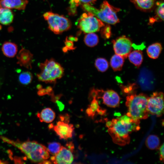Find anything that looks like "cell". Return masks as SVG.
<instances>
[{"label":"cell","mask_w":164,"mask_h":164,"mask_svg":"<svg viewBox=\"0 0 164 164\" xmlns=\"http://www.w3.org/2000/svg\"><path fill=\"white\" fill-rule=\"evenodd\" d=\"M140 121L133 120L127 115H124L108 121L106 126L113 142L121 145L128 144L129 134L140 129Z\"/></svg>","instance_id":"6da1fadb"},{"label":"cell","mask_w":164,"mask_h":164,"mask_svg":"<svg viewBox=\"0 0 164 164\" xmlns=\"http://www.w3.org/2000/svg\"><path fill=\"white\" fill-rule=\"evenodd\" d=\"M0 138L4 142L14 146L20 150L32 162L43 164L50 157L47 148L36 141L27 140L21 142L13 140L4 136Z\"/></svg>","instance_id":"7a4b0ae2"},{"label":"cell","mask_w":164,"mask_h":164,"mask_svg":"<svg viewBox=\"0 0 164 164\" xmlns=\"http://www.w3.org/2000/svg\"><path fill=\"white\" fill-rule=\"evenodd\" d=\"M148 97L143 93L127 96L125 103L128 109L126 115L136 121L147 118L149 114L147 109Z\"/></svg>","instance_id":"3957f363"},{"label":"cell","mask_w":164,"mask_h":164,"mask_svg":"<svg viewBox=\"0 0 164 164\" xmlns=\"http://www.w3.org/2000/svg\"><path fill=\"white\" fill-rule=\"evenodd\" d=\"M40 69L37 74L38 80L46 83H55L64 74V69L61 65L53 58L46 60L39 64Z\"/></svg>","instance_id":"277c9868"},{"label":"cell","mask_w":164,"mask_h":164,"mask_svg":"<svg viewBox=\"0 0 164 164\" xmlns=\"http://www.w3.org/2000/svg\"><path fill=\"white\" fill-rule=\"evenodd\" d=\"M82 6L85 11L92 14L102 22L112 25L119 22L117 14L120 9L111 5L106 1L101 4L99 9L88 4H83Z\"/></svg>","instance_id":"5b68a950"},{"label":"cell","mask_w":164,"mask_h":164,"mask_svg":"<svg viewBox=\"0 0 164 164\" xmlns=\"http://www.w3.org/2000/svg\"><path fill=\"white\" fill-rule=\"evenodd\" d=\"M43 16L48 22L49 28L55 34H60L69 30L71 27L70 20L63 15L48 12L43 15Z\"/></svg>","instance_id":"8992f818"},{"label":"cell","mask_w":164,"mask_h":164,"mask_svg":"<svg viewBox=\"0 0 164 164\" xmlns=\"http://www.w3.org/2000/svg\"><path fill=\"white\" fill-rule=\"evenodd\" d=\"M77 24L81 30L85 33L97 32L104 25L102 21L89 12L83 14L78 20Z\"/></svg>","instance_id":"52a82bcc"},{"label":"cell","mask_w":164,"mask_h":164,"mask_svg":"<svg viewBox=\"0 0 164 164\" xmlns=\"http://www.w3.org/2000/svg\"><path fill=\"white\" fill-rule=\"evenodd\" d=\"M163 94L155 92L148 97L147 109L149 113L157 117L161 116L164 113Z\"/></svg>","instance_id":"ba28073f"},{"label":"cell","mask_w":164,"mask_h":164,"mask_svg":"<svg viewBox=\"0 0 164 164\" xmlns=\"http://www.w3.org/2000/svg\"><path fill=\"white\" fill-rule=\"evenodd\" d=\"M113 47L116 54L126 58L132 50L130 39L125 36L119 37L112 41Z\"/></svg>","instance_id":"9c48e42d"},{"label":"cell","mask_w":164,"mask_h":164,"mask_svg":"<svg viewBox=\"0 0 164 164\" xmlns=\"http://www.w3.org/2000/svg\"><path fill=\"white\" fill-rule=\"evenodd\" d=\"M54 164H71L73 161V152L67 148L62 146L59 152L50 158Z\"/></svg>","instance_id":"30bf717a"},{"label":"cell","mask_w":164,"mask_h":164,"mask_svg":"<svg viewBox=\"0 0 164 164\" xmlns=\"http://www.w3.org/2000/svg\"><path fill=\"white\" fill-rule=\"evenodd\" d=\"M52 128L60 139H67L72 137L74 127L72 124L59 121Z\"/></svg>","instance_id":"8fae6325"},{"label":"cell","mask_w":164,"mask_h":164,"mask_svg":"<svg viewBox=\"0 0 164 164\" xmlns=\"http://www.w3.org/2000/svg\"><path fill=\"white\" fill-rule=\"evenodd\" d=\"M103 94L101 97L103 103L107 106L116 108L119 106L120 98L117 92L112 90H108L106 91H102Z\"/></svg>","instance_id":"7c38bea8"},{"label":"cell","mask_w":164,"mask_h":164,"mask_svg":"<svg viewBox=\"0 0 164 164\" xmlns=\"http://www.w3.org/2000/svg\"><path fill=\"white\" fill-rule=\"evenodd\" d=\"M17 63L22 67L31 68L33 60V54L28 50L22 48L17 56Z\"/></svg>","instance_id":"4fadbf2b"},{"label":"cell","mask_w":164,"mask_h":164,"mask_svg":"<svg viewBox=\"0 0 164 164\" xmlns=\"http://www.w3.org/2000/svg\"><path fill=\"white\" fill-rule=\"evenodd\" d=\"M28 3V0H0V7L23 10Z\"/></svg>","instance_id":"5bb4252c"},{"label":"cell","mask_w":164,"mask_h":164,"mask_svg":"<svg viewBox=\"0 0 164 164\" xmlns=\"http://www.w3.org/2000/svg\"><path fill=\"white\" fill-rule=\"evenodd\" d=\"M37 117L41 122L49 123L52 122L55 118V113L50 108H46L42 110L37 114Z\"/></svg>","instance_id":"9a60e30c"},{"label":"cell","mask_w":164,"mask_h":164,"mask_svg":"<svg viewBox=\"0 0 164 164\" xmlns=\"http://www.w3.org/2000/svg\"><path fill=\"white\" fill-rule=\"evenodd\" d=\"M2 50L5 56L12 58L14 57L17 54L18 47L17 45L14 43L6 41L2 45Z\"/></svg>","instance_id":"2e32d148"},{"label":"cell","mask_w":164,"mask_h":164,"mask_svg":"<svg viewBox=\"0 0 164 164\" xmlns=\"http://www.w3.org/2000/svg\"><path fill=\"white\" fill-rule=\"evenodd\" d=\"M14 15L10 9L0 7V23L4 25L11 24L13 20Z\"/></svg>","instance_id":"e0dca14e"},{"label":"cell","mask_w":164,"mask_h":164,"mask_svg":"<svg viewBox=\"0 0 164 164\" xmlns=\"http://www.w3.org/2000/svg\"><path fill=\"white\" fill-rule=\"evenodd\" d=\"M138 9L144 11H149L153 7L156 0H130Z\"/></svg>","instance_id":"ac0fdd59"},{"label":"cell","mask_w":164,"mask_h":164,"mask_svg":"<svg viewBox=\"0 0 164 164\" xmlns=\"http://www.w3.org/2000/svg\"><path fill=\"white\" fill-rule=\"evenodd\" d=\"M130 62L137 67L141 65L143 60L142 52L141 50H136L131 52L128 56Z\"/></svg>","instance_id":"d6986e66"},{"label":"cell","mask_w":164,"mask_h":164,"mask_svg":"<svg viewBox=\"0 0 164 164\" xmlns=\"http://www.w3.org/2000/svg\"><path fill=\"white\" fill-rule=\"evenodd\" d=\"M162 47L159 43H155L148 46L147 49V53L148 56L153 59L157 58L162 50Z\"/></svg>","instance_id":"ffe728a7"},{"label":"cell","mask_w":164,"mask_h":164,"mask_svg":"<svg viewBox=\"0 0 164 164\" xmlns=\"http://www.w3.org/2000/svg\"><path fill=\"white\" fill-rule=\"evenodd\" d=\"M155 15L149 19V23L151 24L155 22H159L164 20V2H157Z\"/></svg>","instance_id":"44dd1931"},{"label":"cell","mask_w":164,"mask_h":164,"mask_svg":"<svg viewBox=\"0 0 164 164\" xmlns=\"http://www.w3.org/2000/svg\"><path fill=\"white\" fill-rule=\"evenodd\" d=\"M124 62V58L123 57L115 54L111 57L110 63L114 71H119L122 69Z\"/></svg>","instance_id":"7402d4cb"},{"label":"cell","mask_w":164,"mask_h":164,"mask_svg":"<svg viewBox=\"0 0 164 164\" xmlns=\"http://www.w3.org/2000/svg\"><path fill=\"white\" fill-rule=\"evenodd\" d=\"M92 99L90 104L86 110V112L88 116L93 118L101 108L96 97H94Z\"/></svg>","instance_id":"603a6c76"},{"label":"cell","mask_w":164,"mask_h":164,"mask_svg":"<svg viewBox=\"0 0 164 164\" xmlns=\"http://www.w3.org/2000/svg\"><path fill=\"white\" fill-rule=\"evenodd\" d=\"M146 145L149 149L151 150L157 149L160 144L159 138L155 135H150L148 136L145 141Z\"/></svg>","instance_id":"cb8c5ba5"},{"label":"cell","mask_w":164,"mask_h":164,"mask_svg":"<svg viewBox=\"0 0 164 164\" xmlns=\"http://www.w3.org/2000/svg\"><path fill=\"white\" fill-rule=\"evenodd\" d=\"M84 41L87 46L93 47L97 45L98 43V37L97 35L94 33H88L84 36Z\"/></svg>","instance_id":"d4e9b609"},{"label":"cell","mask_w":164,"mask_h":164,"mask_svg":"<svg viewBox=\"0 0 164 164\" xmlns=\"http://www.w3.org/2000/svg\"><path fill=\"white\" fill-rule=\"evenodd\" d=\"M96 0H70V9L73 13L76 12L77 8L80 5L85 4H93Z\"/></svg>","instance_id":"484cf974"},{"label":"cell","mask_w":164,"mask_h":164,"mask_svg":"<svg viewBox=\"0 0 164 164\" xmlns=\"http://www.w3.org/2000/svg\"><path fill=\"white\" fill-rule=\"evenodd\" d=\"M95 66L97 70L100 72H104L108 69L109 67L108 63L104 58H98L95 62Z\"/></svg>","instance_id":"4316f807"},{"label":"cell","mask_w":164,"mask_h":164,"mask_svg":"<svg viewBox=\"0 0 164 164\" xmlns=\"http://www.w3.org/2000/svg\"><path fill=\"white\" fill-rule=\"evenodd\" d=\"M32 73L29 71H25L21 73L19 77V82L23 85H27L30 83L32 79Z\"/></svg>","instance_id":"83f0119b"},{"label":"cell","mask_w":164,"mask_h":164,"mask_svg":"<svg viewBox=\"0 0 164 164\" xmlns=\"http://www.w3.org/2000/svg\"><path fill=\"white\" fill-rule=\"evenodd\" d=\"M62 146L58 142H53L48 143L47 150L51 154L54 155L60 150Z\"/></svg>","instance_id":"f1b7e54d"},{"label":"cell","mask_w":164,"mask_h":164,"mask_svg":"<svg viewBox=\"0 0 164 164\" xmlns=\"http://www.w3.org/2000/svg\"><path fill=\"white\" fill-rule=\"evenodd\" d=\"M38 94L39 95L42 96L46 95H48L51 96L54 94L52 87L50 86H48L46 88H43L42 87L38 89Z\"/></svg>","instance_id":"f546056e"},{"label":"cell","mask_w":164,"mask_h":164,"mask_svg":"<svg viewBox=\"0 0 164 164\" xmlns=\"http://www.w3.org/2000/svg\"><path fill=\"white\" fill-rule=\"evenodd\" d=\"M102 35L104 38H108L111 36V31L110 26H107L103 29L101 32Z\"/></svg>","instance_id":"4dcf8cb0"},{"label":"cell","mask_w":164,"mask_h":164,"mask_svg":"<svg viewBox=\"0 0 164 164\" xmlns=\"http://www.w3.org/2000/svg\"><path fill=\"white\" fill-rule=\"evenodd\" d=\"M65 44V46L69 50H74L76 48V47L74 46L73 42L67 39V38Z\"/></svg>","instance_id":"1f68e13d"},{"label":"cell","mask_w":164,"mask_h":164,"mask_svg":"<svg viewBox=\"0 0 164 164\" xmlns=\"http://www.w3.org/2000/svg\"><path fill=\"white\" fill-rule=\"evenodd\" d=\"M59 118L60 121L67 123H69V115L67 114L60 115L59 116Z\"/></svg>","instance_id":"d6a6232c"},{"label":"cell","mask_w":164,"mask_h":164,"mask_svg":"<svg viewBox=\"0 0 164 164\" xmlns=\"http://www.w3.org/2000/svg\"><path fill=\"white\" fill-rule=\"evenodd\" d=\"M164 144L163 143L159 148V159L160 161L162 162H164Z\"/></svg>","instance_id":"836d02e7"},{"label":"cell","mask_w":164,"mask_h":164,"mask_svg":"<svg viewBox=\"0 0 164 164\" xmlns=\"http://www.w3.org/2000/svg\"><path fill=\"white\" fill-rule=\"evenodd\" d=\"M66 147L73 152L74 149V145L72 142H67L66 145Z\"/></svg>","instance_id":"e575fe53"},{"label":"cell","mask_w":164,"mask_h":164,"mask_svg":"<svg viewBox=\"0 0 164 164\" xmlns=\"http://www.w3.org/2000/svg\"><path fill=\"white\" fill-rule=\"evenodd\" d=\"M62 96V95L61 94H59L56 95H55L54 94L51 96V101L53 102H55L56 101L59 100Z\"/></svg>","instance_id":"d590c367"},{"label":"cell","mask_w":164,"mask_h":164,"mask_svg":"<svg viewBox=\"0 0 164 164\" xmlns=\"http://www.w3.org/2000/svg\"><path fill=\"white\" fill-rule=\"evenodd\" d=\"M55 103L57 104L60 111H61L63 110L64 107V105L59 100H57Z\"/></svg>","instance_id":"8d00e7d4"},{"label":"cell","mask_w":164,"mask_h":164,"mask_svg":"<svg viewBox=\"0 0 164 164\" xmlns=\"http://www.w3.org/2000/svg\"><path fill=\"white\" fill-rule=\"evenodd\" d=\"M67 39L72 42H76L78 40V39L76 37H74L72 36H70L68 38H67Z\"/></svg>","instance_id":"74e56055"},{"label":"cell","mask_w":164,"mask_h":164,"mask_svg":"<svg viewBox=\"0 0 164 164\" xmlns=\"http://www.w3.org/2000/svg\"><path fill=\"white\" fill-rule=\"evenodd\" d=\"M62 50L64 53L67 52L69 50L66 47H64L62 49Z\"/></svg>","instance_id":"f35d334b"},{"label":"cell","mask_w":164,"mask_h":164,"mask_svg":"<svg viewBox=\"0 0 164 164\" xmlns=\"http://www.w3.org/2000/svg\"></svg>","instance_id":"ab89813d"}]
</instances>
